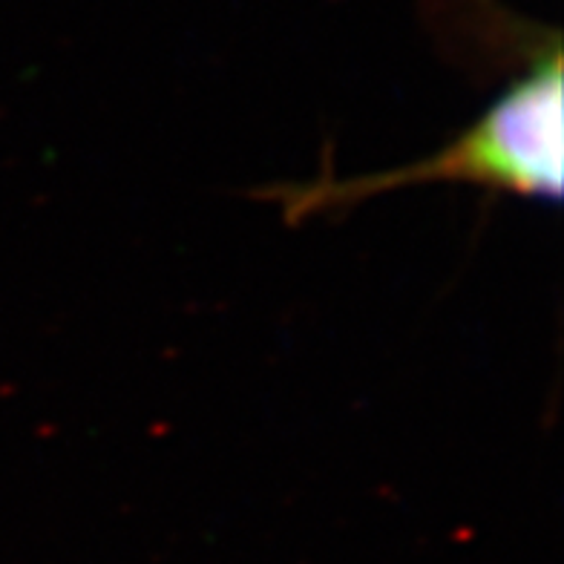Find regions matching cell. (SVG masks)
<instances>
[{"mask_svg":"<svg viewBox=\"0 0 564 564\" xmlns=\"http://www.w3.org/2000/svg\"><path fill=\"white\" fill-rule=\"evenodd\" d=\"M562 46L550 37L539 46L521 78L430 159L366 176L271 185L262 199L280 202L289 223L340 214L371 196L392 194L423 182H464L521 199L558 202L562 196Z\"/></svg>","mask_w":564,"mask_h":564,"instance_id":"obj_1","label":"cell"}]
</instances>
